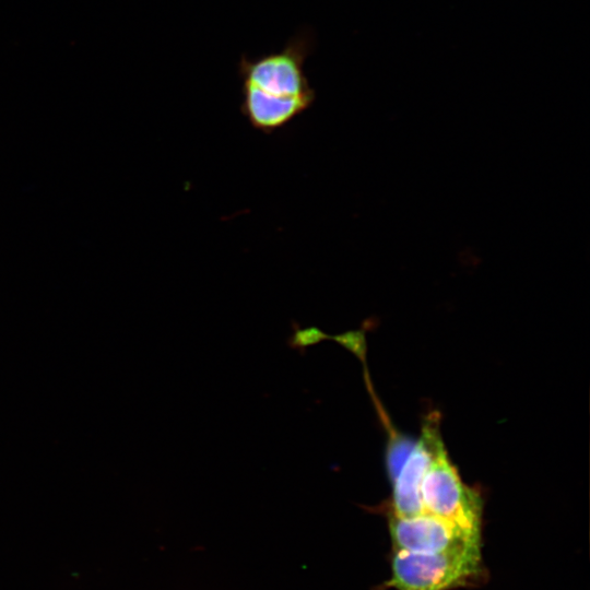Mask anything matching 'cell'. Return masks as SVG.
Masks as SVG:
<instances>
[{
    "label": "cell",
    "mask_w": 590,
    "mask_h": 590,
    "mask_svg": "<svg viewBox=\"0 0 590 590\" xmlns=\"http://www.w3.org/2000/svg\"><path fill=\"white\" fill-rule=\"evenodd\" d=\"M389 531L393 552L439 553L481 547V536L471 535L428 512L412 517L390 514Z\"/></svg>",
    "instance_id": "4"
},
{
    "label": "cell",
    "mask_w": 590,
    "mask_h": 590,
    "mask_svg": "<svg viewBox=\"0 0 590 590\" xmlns=\"http://www.w3.org/2000/svg\"><path fill=\"white\" fill-rule=\"evenodd\" d=\"M315 43L312 31L304 27L279 51L257 58L241 55L237 64L240 111L252 128L272 133L312 106L316 91L304 64Z\"/></svg>",
    "instance_id": "1"
},
{
    "label": "cell",
    "mask_w": 590,
    "mask_h": 590,
    "mask_svg": "<svg viewBox=\"0 0 590 590\" xmlns=\"http://www.w3.org/2000/svg\"><path fill=\"white\" fill-rule=\"evenodd\" d=\"M387 429L389 430V444L387 447L386 463L390 480L393 482L406 458L415 447L416 440L400 434L392 426Z\"/></svg>",
    "instance_id": "6"
},
{
    "label": "cell",
    "mask_w": 590,
    "mask_h": 590,
    "mask_svg": "<svg viewBox=\"0 0 590 590\" xmlns=\"http://www.w3.org/2000/svg\"><path fill=\"white\" fill-rule=\"evenodd\" d=\"M438 420L439 416L435 413L426 417L415 447L392 482L391 515L412 517L425 512L421 496V484L437 456L445 450Z\"/></svg>",
    "instance_id": "5"
},
{
    "label": "cell",
    "mask_w": 590,
    "mask_h": 590,
    "mask_svg": "<svg viewBox=\"0 0 590 590\" xmlns=\"http://www.w3.org/2000/svg\"><path fill=\"white\" fill-rule=\"evenodd\" d=\"M484 577L481 547L439 553L393 552L391 577L385 587L397 590H450Z\"/></svg>",
    "instance_id": "2"
},
{
    "label": "cell",
    "mask_w": 590,
    "mask_h": 590,
    "mask_svg": "<svg viewBox=\"0 0 590 590\" xmlns=\"http://www.w3.org/2000/svg\"><path fill=\"white\" fill-rule=\"evenodd\" d=\"M330 340L339 343L365 363L366 343L364 330L346 331L344 333L331 335Z\"/></svg>",
    "instance_id": "8"
},
{
    "label": "cell",
    "mask_w": 590,
    "mask_h": 590,
    "mask_svg": "<svg viewBox=\"0 0 590 590\" xmlns=\"http://www.w3.org/2000/svg\"><path fill=\"white\" fill-rule=\"evenodd\" d=\"M421 496L425 512L471 535L481 536V497L461 481L446 449L426 472L421 484Z\"/></svg>",
    "instance_id": "3"
},
{
    "label": "cell",
    "mask_w": 590,
    "mask_h": 590,
    "mask_svg": "<svg viewBox=\"0 0 590 590\" xmlns=\"http://www.w3.org/2000/svg\"><path fill=\"white\" fill-rule=\"evenodd\" d=\"M293 327V333L287 338L286 343L291 349L298 351L300 354H305L309 346L316 345L331 337L318 327L299 328L297 323H294Z\"/></svg>",
    "instance_id": "7"
}]
</instances>
